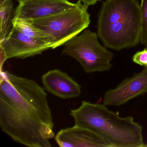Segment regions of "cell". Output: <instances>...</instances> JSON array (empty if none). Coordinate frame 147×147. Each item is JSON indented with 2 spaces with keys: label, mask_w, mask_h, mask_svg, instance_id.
<instances>
[{
  "label": "cell",
  "mask_w": 147,
  "mask_h": 147,
  "mask_svg": "<svg viewBox=\"0 0 147 147\" xmlns=\"http://www.w3.org/2000/svg\"><path fill=\"white\" fill-rule=\"evenodd\" d=\"M87 9L79 1L76 7L56 15L28 20L49 37L51 49H55L65 44L88 27L90 16Z\"/></svg>",
  "instance_id": "4"
},
{
  "label": "cell",
  "mask_w": 147,
  "mask_h": 147,
  "mask_svg": "<svg viewBox=\"0 0 147 147\" xmlns=\"http://www.w3.org/2000/svg\"><path fill=\"white\" fill-rule=\"evenodd\" d=\"M50 49L49 43L26 36L13 27L0 42V49L4 51L7 59H25L40 55Z\"/></svg>",
  "instance_id": "6"
},
{
  "label": "cell",
  "mask_w": 147,
  "mask_h": 147,
  "mask_svg": "<svg viewBox=\"0 0 147 147\" xmlns=\"http://www.w3.org/2000/svg\"><path fill=\"white\" fill-rule=\"evenodd\" d=\"M16 1H18V2H20V1H24V0H16Z\"/></svg>",
  "instance_id": "17"
},
{
  "label": "cell",
  "mask_w": 147,
  "mask_h": 147,
  "mask_svg": "<svg viewBox=\"0 0 147 147\" xmlns=\"http://www.w3.org/2000/svg\"><path fill=\"white\" fill-rule=\"evenodd\" d=\"M14 13L11 0L0 1V42L4 40L12 29Z\"/></svg>",
  "instance_id": "11"
},
{
  "label": "cell",
  "mask_w": 147,
  "mask_h": 147,
  "mask_svg": "<svg viewBox=\"0 0 147 147\" xmlns=\"http://www.w3.org/2000/svg\"><path fill=\"white\" fill-rule=\"evenodd\" d=\"M141 26L140 42L147 48V0H141Z\"/></svg>",
  "instance_id": "13"
},
{
  "label": "cell",
  "mask_w": 147,
  "mask_h": 147,
  "mask_svg": "<svg viewBox=\"0 0 147 147\" xmlns=\"http://www.w3.org/2000/svg\"><path fill=\"white\" fill-rule=\"evenodd\" d=\"M99 1L100 0H78V1L87 7L89 6L95 5L97 1Z\"/></svg>",
  "instance_id": "15"
},
{
  "label": "cell",
  "mask_w": 147,
  "mask_h": 147,
  "mask_svg": "<svg viewBox=\"0 0 147 147\" xmlns=\"http://www.w3.org/2000/svg\"><path fill=\"white\" fill-rule=\"evenodd\" d=\"M75 125L95 131L106 139L112 147H143L142 127L132 117H121L104 105L83 101L72 110Z\"/></svg>",
  "instance_id": "3"
},
{
  "label": "cell",
  "mask_w": 147,
  "mask_h": 147,
  "mask_svg": "<svg viewBox=\"0 0 147 147\" xmlns=\"http://www.w3.org/2000/svg\"><path fill=\"white\" fill-rule=\"evenodd\" d=\"M0 126L18 143L51 147L50 140L55 136L44 89L34 80L1 70Z\"/></svg>",
  "instance_id": "1"
},
{
  "label": "cell",
  "mask_w": 147,
  "mask_h": 147,
  "mask_svg": "<svg viewBox=\"0 0 147 147\" xmlns=\"http://www.w3.org/2000/svg\"><path fill=\"white\" fill-rule=\"evenodd\" d=\"M98 37L95 32L84 30L64 44L62 55L76 60L88 74L108 71L112 67L113 54L99 43Z\"/></svg>",
  "instance_id": "5"
},
{
  "label": "cell",
  "mask_w": 147,
  "mask_h": 147,
  "mask_svg": "<svg viewBox=\"0 0 147 147\" xmlns=\"http://www.w3.org/2000/svg\"><path fill=\"white\" fill-rule=\"evenodd\" d=\"M144 147H147V144H144V145H143Z\"/></svg>",
  "instance_id": "16"
},
{
  "label": "cell",
  "mask_w": 147,
  "mask_h": 147,
  "mask_svg": "<svg viewBox=\"0 0 147 147\" xmlns=\"http://www.w3.org/2000/svg\"><path fill=\"white\" fill-rule=\"evenodd\" d=\"M12 24L13 27L23 34L30 37L45 41L51 44L49 37L42 32L34 27L28 20L13 18L12 20Z\"/></svg>",
  "instance_id": "12"
},
{
  "label": "cell",
  "mask_w": 147,
  "mask_h": 147,
  "mask_svg": "<svg viewBox=\"0 0 147 147\" xmlns=\"http://www.w3.org/2000/svg\"><path fill=\"white\" fill-rule=\"evenodd\" d=\"M147 92V67L141 72L124 80L114 89H110L104 95L103 105L120 106L132 99Z\"/></svg>",
  "instance_id": "8"
},
{
  "label": "cell",
  "mask_w": 147,
  "mask_h": 147,
  "mask_svg": "<svg viewBox=\"0 0 147 147\" xmlns=\"http://www.w3.org/2000/svg\"><path fill=\"white\" fill-rule=\"evenodd\" d=\"M142 13L138 0H106L98 15L97 35L107 48H131L140 42Z\"/></svg>",
  "instance_id": "2"
},
{
  "label": "cell",
  "mask_w": 147,
  "mask_h": 147,
  "mask_svg": "<svg viewBox=\"0 0 147 147\" xmlns=\"http://www.w3.org/2000/svg\"><path fill=\"white\" fill-rule=\"evenodd\" d=\"M13 18L25 20L43 18L68 11L77 6L68 0H24L19 2Z\"/></svg>",
  "instance_id": "7"
},
{
  "label": "cell",
  "mask_w": 147,
  "mask_h": 147,
  "mask_svg": "<svg viewBox=\"0 0 147 147\" xmlns=\"http://www.w3.org/2000/svg\"><path fill=\"white\" fill-rule=\"evenodd\" d=\"M42 83L49 92L62 99L79 97L81 87L68 74L58 69L50 70L43 75Z\"/></svg>",
  "instance_id": "10"
},
{
  "label": "cell",
  "mask_w": 147,
  "mask_h": 147,
  "mask_svg": "<svg viewBox=\"0 0 147 147\" xmlns=\"http://www.w3.org/2000/svg\"><path fill=\"white\" fill-rule=\"evenodd\" d=\"M132 59L135 63L147 67V48L137 52L134 55Z\"/></svg>",
  "instance_id": "14"
},
{
  "label": "cell",
  "mask_w": 147,
  "mask_h": 147,
  "mask_svg": "<svg viewBox=\"0 0 147 147\" xmlns=\"http://www.w3.org/2000/svg\"><path fill=\"white\" fill-rule=\"evenodd\" d=\"M55 138L57 143L61 147H112L99 134L75 125L61 130Z\"/></svg>",
  "instance_id": "9"
}]
</instances>
